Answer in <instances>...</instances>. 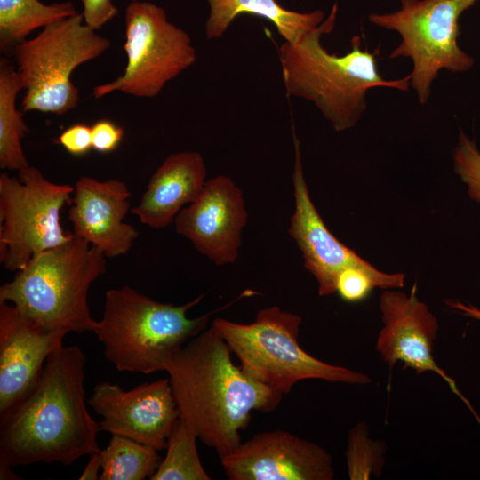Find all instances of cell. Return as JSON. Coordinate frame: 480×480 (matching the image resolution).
<instances>
[{
	"label": "cell",
	"instance_id": "ba28073f",
	"mask_svg": "<svg viewBox=\"0 0 480 480\" xmlns=\"http://www.w3.org/2000/svg\"><path fill=\"white\" fill-rule=\"evenodd\" d=\"M476 0H400L401 8L387 13H372L377 27L396 31L401 43L389 58H410V84L420 103H427L431 85L442 69L462 72L474 60L457 43L460 15Z\"/></svg>",
	"mask_w": 480,
	"mask_h": 480
},
{
	"label": "cell",
	"instance_id": "d4e9b609",
	"mask_svg": "<svg viewBox=\"0 0 480 480\" xmlns=\"http://www.w3.org/2000/svg\"><path fill=\"white\" fill-rule=\"evenodd\" d=\"M453 168L467 188V193L480 206V151L464 132L459 133L454 148Z\"/></svg>",
	"mask_w": 480,
	"mask_h": 480
},
{
	"label": "cell",
	"instance_id": "5bb4252c",
	"mask_svg": "<svg viewBox=\"0 0 480 480\" xmlns=\"http://www.w3.org/2000/svg\"><path fill=\"white\" fill-rule=\"evenodd\" d=\"M248 213L240 188L228 177L206 180L196 198L174 219L176 232L217 266L236 261Z\"/></svg>",
	"mask_w": 480,
	"mask_h": 480
},
{
	"label": "cell",
	"instance_id": "6da1fadb",
	"mask_svg": "<svg viewBox=\"0 0 480 480\" xmlns=\"http://www.w3.org/2000/svg\"><path fill=\"white\" fill-rule=\"evenodd\" d=\"M85 362L78 346H60L32 390L0 421L1 479L14 478L11 466L70 465L100 452L101 429L85 403Z\"/></svg>",
	"mask_w": 480,
	"mask_h": 480
},
{
	"label": "cell",
	"instance_id": "44dd1931",
	"mask_svg": "<svg viewBox=\"0 0 480 480\" xmlns=\"http://www.w3.org/2000/svg\"><path fill=\"white\" fill-rule=\"evenodd\" d=\"M77 13L71 2L44 4L40 0H0V51L12 56L18 44L36 29Z\"/></svg>",
	"mask_w": 480,
	"mask_h": 480
},
{
	"label": "cell",
	"instance_id": "f546056e",
	"mask_svg": "<svg viewBox=\"0 0 480 480\" xmlns=\"http://www.w3.org/2000/svg\"><path fill=\"white\" fill-rule=\"evenodd\" d=\"M446 304L460 314L480 321V309L472 304H465L457 300H449Z\"/></svg>",
	"mask_w": 480,
	"mask_h": 480
},
{
	"label": "cell",
	"instance_id": "4fadbf2b",
	"mask_svg": "<svg viewBox=\"0 0 480 480\" xmlns=\"http://www.w3.org/2000/svg\"><path fill=\"white\" fill-rule=\"evenodd\" d=\"M230 480H332L333 460L321 445L284 430L257 433L220 458Z\"/></svg>",
	"mask_w": 480,
	"mask_h": 480
},
{
	"label": "cell",
	"instance_id": "ac0fdd59",
	"mask_svg": "<svg viewBox=\"0 0 480 480\" xmlns=\"http://www.w3.org/2000/svg\"><path fill=\"white\" fill-rule=\"evenodd\" d=\"M205 177L206 166L200 153L171 154L152 174L132 212L148 227L166 228L185 204L196 200L205 185Z\"/></svg>",
	"mask_w": 480,
	"mask_h": 480
},
{
	"label": "cell",
	"instance_id": "277c9868",
	"mask_svg": "<svg viewBox=\"0 0 480 480\" xmlns=\"http://www.w3.org/2000/svg\"><path fill=\"white\" fill-rule=\"evenodd\" d=\"M254 293L246 290L220 308L188 318L187 312L202 300L203 294L177 306L124 285L106 292L102 316L92 332L118 371L143 374L164 371L170 358L207 328L212 315Z\"/></svg>",
	"mask_w": 480,
	"mask_h": 480
},
{
	"label": "cell",
	"instance_id": "484cf974",
	"mask_svg": "<svg viewBox=\"0 0 480 480\" xmlns=\"http://www.w3.org/2000/svg\"><path fill=\"white\" fill-rule=\"evenodd\" d=\"M92 148L100 153L115 150L123 140L124 131L108 120H100L92 127Z\"/></svg>",
	"mask_w": 480,
	"mask_h": 480
},
{
	"label": "cell",
	"instance_id": "7a4b0ae2",
	"mask_svg": "<svg viewBox=\"0 0 480 480\" xmlns=\"http://www.w3.org/2000/svg\"><path fill=\"white\" fill-rule=\"evenodd\" d=\"M231 353L211 324L177 351L164 369L180 418L220 458L240 444V432L248 427L252 412L274 411L284 396L236 365Z\"/></svg>",
	"mask_w": 480,
	"mask_h": 480
},
{
	"label": "cell",
	"instance_id": "8fae6325",
	"mask_svg": "<svg viewBox=\"0 0 480 480\" xmlns=\"http://www.w3.org/2000/svg\"><path fill=\"white\" fill-rule=\"evenodd\" d=\"M382 327L376 339V351L390 370L401 363L417 374L432 372L475 412L455 381L436 362L433 355L439 324L428 305L417 296L416 284L409 293L385 289L380 297Z\"/></svg>",
	"mask_w": 480,
	"mask_h": 480
},
{
	"label": "cell",
	"instance_id": "e0dca14e",
	"mask_svg": "<svg viewBox=\"0 0 480 480\" xmlns=\"http://www.w3.org/2000/svg\"><path fill=\"white\" fill-rule=\"evenodd\" d=\"M130 196V190L122 180L80 177L68 210L72 233L108 258L126 254L139 236L133 226L123 221L129 212Z\"/></svg>",
	"mask_w": 480,
	"mask_h": 480
},
{
	"label": "cell",
	"instance_id": "8992f818",
	"mask_svg": "<svg viewBox=\"0 0 480 480\" xmlns=\"http://www.w3.org/2000/svg\"><path fill=\"white\" fill-rule=\"evenodd\" d=\"M302 318L277 306L258 311L251 324L216 318L211 324L252 379L286 395L304 380L368 385L366 373L324 362L308 354L298 340Z\"/></svg>",
	"mask_w": 480,
	"mask_h": 480
},
{
	"label": "cell",
	"instance_id": "2e32d148",
	"mask_svg": "<svg viewBox=\"0 0 480 480\" xmlns=\"http://www.w3.org/2000/svg\"><path fill=\"white\" fill-rule=\"evenodd\" d=\"M293 144L294 212L290 219L288 234L301 252L305 268L315 277L318 294L328 296L336 292V280L342 270L348 268L375 270L377 268L342 244L328 229L310 197L294 128Z\"/></svg>",
	"mask_w": 480,
	"mask_h": 480
},
{
	"label": "cell",
	"instance_id": "d6986e66",
	"mask_svg": "<svg viewBox=\"0 0 480 480\" xmlns=\"http://www.w3.org/2000/svg\"><path fill=\"white\" fill-rule=\"evenodd\" d=\"M209 16L205 35L220 38L240 14L248 13L269 20L285 42L293 43L319 27L325 20L322 10L300 12L284 8L276 0H206Z\"/></svg>",
	"mask_w": 480,
	"mask_h": 480
},
{
	"label": "cell",
	"instance_id": "30bf717a",
	"mask_svg": "<svg viewBox=\"0 0 480 480\" xmlns=\"http://www.w3.org/2000/svg\"><path fill=\"white\" fill-rule=\"evenodd\" d=\"M127 63L115 80L93 89L96 99L120 92L138 98L156 97L164 86L196 61L189 35L169 21L164 8L133 1L125 10Z\"/></svg>",
	"mask_w": 480,
	"mask_h": 480
},
{
	"label": "cell",
	"instance_id": "5b68a950",
	"mask_svg": "<svg viewBox=\"0 0 480 480\" xmlns=\"http://www.w3.org/2000/svg\"><path fill=\"white\" fill-rule=\"evenodd\" d=\"M106 256L74 236L34 256L0 287V302L15 306L45 329L93 332L97 321L88 306L91 284L106 271Z\"/></svg>",
	"mask_w": 480,
	"mask_h": 480
},
{
	"label": "cell",
	"instance_id": "7402d4cb",
	"mask_svg": "<svg viewBox=\"0 0 480 480\" xmlns=\"http://www.w3.org/2000/svg\"><path fill=\"white\" fill-rule=\"evenodd\" d=\"M157 450L125 436L112 435L100 450V480H143L156 471L162 459Z\"/></svg>",
	"mask_w": 480,
	"mask_h": 480
},
{
	"label": "cell",
	"instance_id": "83f0119b",
	"mask_svg": "<svg viewBox=\"0 0 480 480\" xmlns=\"http://www.w3.org/2000/svg\"><path fill=\"white\" fill-rule=\"evenodd\" d=\"M83 4L81 12L86 25L95 30L100 29L117 13L118 9L112 0H78Z\"/></svg>",
	"mask_w": 480,
	"mask_h": 480
},
{
	"label": "cell",
	"instance_id": "3957f363",
	"mask_svg": "<svg viewBox=\"0 0 480 480\" xmlns=\"http://www.w3.org/2000/svg\"><path fill=\"white\" fill-rule=\"evenodd\" d=\"M337 14L334 4L316 28L293 43L284 41L278 55L282 79L289 95L312 102L336 132L354 127L366 108V92L375 87L406 91L409 75L384 79L379 72L375 52L361 49L359 36L351 40V50L339 56L330 53L321 37L332 32Z\"/></svg>",
	"mask_w": 480,
	"mask_h": 480
},
{
	"label": "cell",
	"instance_id": "7c38bea8",
	"mask_svg": "<svg viewBox=\"0 0 480 480\" xmlns=\"http://www.w3.org/2000/svg\"><path fill=\"white\" fill-rule=\"evenodd\" d=\"M89 404L101 417L100 429L149 445L166 448L180 419L169 378L145 382L124 390L109 382L97 384Z\"/></svg>",
	"mask_w": 480,
	"mask_h": 480
},
{
	"label": "cell",
	"instance_id": "603a6c76",
	"mask_svg": "<svg viewBox=\"0 0 480 480\" xmlns=\"http://www.w3.org/2000/svg\"><path fill=\"white\" fill-rule=\"evenodd\" d=\"M197 436L191 426L180 418L166 444V454L151 480H211L200 460Z\"/></svg>",
	"mask_w": 480,
	"mask_h": 480
},
{
	"label": "cell",
	"instance_id": "9c48e42d",
	"mask_svg": "<svg viewBox=\"0 0 480 480\" xmlns=\"http://www.w3.org/2000/svg\"><path fill=\"white\" fill-rule=\"evenodd\" d=\"M18 172V178L0 174V261L10 271L74 236L60 222L74 187L52 182L30 165Z\"/></svg>",
	"mask_w": 480,
	"mask_h": 480
},
{
	"label": "cell",
	"instance_id": "ffe728a7",
	"mask_svg": "<svg viewBox=\"0 0 480 480\" xmlns=\"http://www.w3.org/2000/svg\"><path fill=\"white\" fill-rule=\"evenodd\" d=\"M23 90L14 62L6 56L0 60V167L21 171L29 166L21 140L28 132L22 112L17 108L19 92Z\"/></svg>",
	"mask_w": 480,
	"mask_h": 480
},
{
	"label": "cell",
	"instance_id": "9a60e30c",
	"mask_svg": "<svg viewBox=\"0 0 480 480\" xmlns=\"http://www.w3.org/2000/svg\"><path fill=\"white\" fill-rule=\"evenodd\" d=\"M68 332L45 329L0 302V421L28 395Z\"/></svg>",
	"mask_w": 480,
	"mask_h": 480
},
{
	"label": "cell",
	"instance_id": "4316f807",
	"mask_svg": "<svg viewBox=\"0 0 480 480\" xmlns=\"http://www.w3.org/2000/svg\"><path fill=\"white\" fill-rule=\"evenodd\" d=\"M56 142L69 154L83 156L92 148L91 127L84 124H73L60 133Z\"/></svg>",
	"mask_w": 480,
	"mask_h": 480
},
{
	"label": "cell",
	"instance_id": "52a82bcc",
	"mask_svg": "<svg viewBox=\"0 0 480 480\" xmlns=\"http://www.w3.org/2000/svg\"><path fill=\"white\" fill-rule=\"evenodd\" d=\"M110 40L85 24L82 13L54 22L14 49L13 58L25 93L22 112L63 115L74 109L79 90L71 75L102 55Z\"/></svg>",
	"mask_w": 480,
	"mask_h": 480
},
{
	"label": "cell",
	"instance_id": "f1b7e54d",
	"mask_svg": "<svg viewBox=\"0 0 480 480\" xmlns=\"http://www.w3.org/2000/svg\"><path fill=\"white\" fill-rule=\"evenodd\" d=\"M100 470H101V457L100 452L90 455L88 463L86 464L80 480H95L100 479Z\"/></svg>",
	"mask_w": 480,
	"mask_h": 480
},
{
	"label": "cell",
	"instance_id": "cb8c5ba5",
	"mask_svg": "<svg viewBox=\"0 0 480 480\" xmlns=\"http://www.w3.org/2000/svg\"><path fill=\"white\" fill-rule=\"evenodd\" d=\"M387 444L373 439L369 427L363 421L353 426L348 435L345 452L348 476L350 480L380 477L386 463Z\"/></svg>",
	"mask_w": 480,
	"mask_h": 480
}]
</instances>
